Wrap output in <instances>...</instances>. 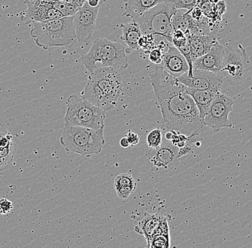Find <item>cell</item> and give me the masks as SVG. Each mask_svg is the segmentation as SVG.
<instances>
[{"label": "cell", "instance_id": "f546056e", "mask_svg": "<svg viewBox=\"0 0 252 248\" xmlns=\"http://www.w3.org/2000/svg\"><path fill=\"white\" fill-rule=\"evenodd\" d=\"M12 141V136L4 125L0 124V147H5Z\"/></svg>", "mask_w": 252, "mask_h": 248}, {"label": "cell", "instance_id": "7402d4cb", "mask_svg": "<svg viewBox=\"0 0 252 248\" xmlns=\"http://www.w3.org/2000/svg\"><path fill=\"white\" fill-rule=\"evenodd\" d=\"M192 17L188 11L186 13H181L179 10L173 15L171 18V27L173 30L182 31L186 35L190 34V25H191Z\"/></svg>", "mask_w": 252, "mask_h": 248}, {"label": "cell", "instance_id": "8d00e7d4", "mask_svg": "<svg viewBox=\"0 0 252 248\" xmlns=\"http://www.w3.org/2000/svg\"><path fill=\"white\" fill-rule=\"evenodd\" d=\"M220 1H222V0H220Z\"/></svg>", "mask_w": 252, "mask_h": 248}, {"label": "cell", "instance_id": "8992f818", "mask_svg": "<svg viewBox=\"0 0 252 248\" xmlns=\"http://www.w3.org/2000/svg\"><path fill=\"white\" fill-rule=\"evenodd\" d=\"M177 10L163 1L140 16L132 19V22L139 28L142 34L160 36L171 42L173 32L171 18Z\"/></svg>", "mask_w": 252, "mask_h": 248}, {"label": "cell", "instance_id": "603a6c76", "mask_svg": "<svg viewBox=\"0 0 252 248\" xmlns=\"http://www.w3.org/2000/svg\"><path fill=\"white\" fill-rule=\"evenodd\" d=\"M52 5L55 9L58 11L63 17L75 16L80 7L73 4H64V3L57 2L51 1Z\"/></svg>", "mask_w": 252, "mask_h": 248}, {"label": "cell", "instance_id": "6da1fadb", "mask_svg": "<svg viewBox=\"0 0 252 248\" xmlns=\"http://www.w3.org/2000/svg\"><path fill=\"white\" fill-rule=\"evenodd\" d=\"M156 103L167 128L192 138L198 136L204 125L187 86L179 83L160 65L151 77Z\"/></svg>", "mask_w": 252, "mask_h": 248}, {"label": "cell", "instance_id": "ffe728a7", "mask_svg": "<svg viewBox=\"0 0 252 248\" xmlns=\"http://www.w3.org/2000/svg\"><path fill=\"white\" fill-rule=\"evenodd\" d=\"M123 31L121 40L127 45V48L126 49V53L130 54L133 50H139L138 41L142 36L141 31L135 23H126L120 25Z\"/></svg>", "mask_w": 252, "mask_h": 248}, {"label": "cell", "instance_id": "4316f807", "mask_svg": "<svg viewBox=\"0 0 252 248\" xmlns=\"http://www.w3.org/2000/svg\"><path fill=\"white\" fill-rule=\"evenodd\" d=\"M156 35L154 34H142L141 38L138 41V45L140 49L142 48L146 51V54H149V52L155 47Z\"/></svg>", "mask_w": 252, "mask_h": 248}, {"label": "cell", "instance_id": "ac0fdd59", "mask_svg": "<svg viewBox=\"0 0 252 248\" xmlns=\"http://www.w3.org/2000/svg\"><path fill=\"white\" fill-rule=\"evenodd\" d=\"M162 217H163L162 215L158 214V213H154V214L145 213L142 215L137 220L138 222L135 226V231L140 235H143L148 243L154 235V232L157 230Z\"/></svg>", "mask_w": 252, "mask_h": 248}, {"label": "cell", "instance_id": "d6a6232c", "mask_svg": "<svg viewBox=\"0 0 252 248\" xmlns=\"http://www.w3.org/2000/svg\"><path fill=\"white\" fill-rule=\"evenodd\" d=\"M50 1H57V2L64 3V4H73L81 7L86 2V0H50Z\"/></svg>", "mask_w": 252, "mask_h": 248}, {"label": "cell", "instance_id": "52a82bcc", "mask_svg": "<svg viewBox=\"0 0 252 248\" xmlns=\"http://www.w3.org/2000/svg\"><path fill=\"white\" fill-rule=\"evenodd\" d=\"M105 113L83 97L72 95L67 99L64 122L67 125L97 130L105 126Z\"/></svg>", "mask_w": 252, "mask_h": 248}, {"label": "cell", "instance_id": "3957f363", "mask_svg": "<svg viewBox=\"0 0 252 248\" xmlns=\"http://www.w3.org/2000/svg\"><path fill=\"white\" fill-rule=\"evenodd\" d=\"M31 35L36 45L44 50L51 48H70L76 42L74 16L33 23Z\"/></svg>", "mask_w": 252, "mask_h": 248}, {"label": "cell", "instance_id": "30bf717a", "mask_svg": "<svg viewBox=\"0 0 252 248\" xmlns=\"http://www.w3.org/2000/svg\"><path fill=\"white\" fill-rule=\"evenodd\" d=\"M234 100L231 97L220 92L217 94L205 114L203 122L204 126L212 129L218 133L222 128H234L228 120L230 112L232 111Z\"/></svg>", "mask_w": 252, "mask_h": 248}, {"label": "cell", "instance_id": "e575fe53", "mask_svg": "<svg viewBox=\"0 0 252 248\" xmlns=\"http://www.w3.org/2000/svg\"><path fill=\"white\" fill-rule=\"evenodd\" d=\"M120 145L124 148H127V147H130V143H129L126 137L121 138V140H120Z\"/></svg>", "mask_w": 252, "mask_h": 248}, {"label": "cell", "instance_id": "44dd1931", "mask_svg": "<svg viewBox=\"0 0 252 248\" xmlns=\"http://www.w3.org/2000/svg\"><path fill=\"white\" fill-rule=\"evenodd\" d=\"M114 187L118 197L126 199L135 192L137 184L132 175L123 173L115 179Z\"/></svg>", "mask_w": 252, "mask_h": 248}, {"label": "cell", "instance_id": "d6986e66", "mask_svg": "<svg viewBox=\"0 0 252 248\" xmlns=\"http://www.w3.org/2000/svg\"><path fill=\"white\" fill-rule=\"evenodd\" d=\"M163 1V0H124L125 12L122 16L135 18Z\"/></svg>", "mask_w": 252, "mask_h": 248}, {"label": "cell", "instance_id": "83f0119b", "mask_svg": "<svg viewBox=\"0 0 252 248\" xmlns=\"http://www.w3.org/2000/svg\"><path fill=\"white\" fill-rule=\"evenodd\" d=\"M149 60L153 63L155 64L156 65L161 64L162 60H163V47L162 44L157 45V47H154L151 51L149 52Z\"/></svg>", "mask_w": 252, "mask_h": 248}, {"label": "cell", "instance_id": "9c48e42d", "mask_svg": "<svg viewBox=\"0 0 252 248\" xmlns=\"http://www.w3.org/2000/svg\"><path fill=\"white\" fill-rule=\"evenodd\" d=\"M179 150L171 141L163 142L158 148H150L146 152V158L151 170L158 174H167L176 169L180 165Z\"/></svg>", "mask_w": 252, "mask_h": 248}, {"label": "cell", "instance_id": "2e32d148", "mask_svg": "<svg viewBox=\"0 0 252 248\" xmlns=\"http://www.w3.org/2000/svg\"><path fill=\"white\" fill-rule=\"evenodd\" d=\"M187 37L193 61L204 55L213 46L219 43L217 37L212 34H190Z\"/></svg>", "mask_w": 252, "mask_h": 248}, {"label": "cell", "instance_id": "484cf974", "mask_svg": "<svg viewBox=\"0 0 252 248\" xmlns=\"http://www.w3.org/2000/svg\"><path fill=\"white\" fill-rule=\"evenodd\" d=\"M198 0H163L165 2L176 9H187L190 10L197 4Z\"/></svg>", "mask_w": 252, "mask_h": 248}, {"label": "cell", "instance_id": "d4e9b609", "mask_svg": "<svg viewBox=\"0 0 252 248\" xmlns=\"http://www.w3.org/2000/svg\"><path fill=\"white\" fill-rule=\"evenodd\" d=\"M147 143L150 148L157 149L163 143L161 130L156 128L153 130L147 136Z\"/></svg>", "mask_w": 252, "mask_h": 248}, {"label": "cell", "instance_id": "8fae6325", "mask_svg": "<svg viewBox=\"0 0 252 248\" xmlns=\"http://www.w3.org/2000/svg\"><path fill=\"white\" fill-rule=\"evenodd\" d=\"M100 7H92L86 1L74 16L77 40L89 45L96 28V20Z\"/></svg>", "mask_w": 252, "mask_h": 248}, {"label": "cell", "instance_id": "1f68e13d", "mask_svg": "<svg viewBox=\"0 0 252 248\" xmlns=\"http://www.w3.org/2000/svg\"><path fill=\"white\" fill-rule=\"evenodd\" d=\"M126 137L127 140H128L129 143H130V146L133 147V146L136 145V144L139 143L140 136L137 133H133L130 130H128L127 134L126 135Z\"/></svg>", "mask_w": 252, "mask_h": 248}, {"label": "cell", "instance_id": "5bb4252c", "mask_svg": "<svg viewBox=\"0 0 252 248\" xmlns=\"http://www.w3.org/2000/svg\"><path fill=\"white\" fill-rule=\"evenodd\" d=\"M225 51L226 48L217 43L204 55L193 61V68L220 73L223 65Z\"/></svg>", "mask_w": 252, "mask_h": 248}, {"label": "cell", "instance_id": "4dcf8cb0", "mask_svg": "<svg viewBox=\"0 0 252 248\" xmlns=\"http://www.w3.org/2000/svg\"><path fill=\"white\" fill-rule=\"evenodd\" d=\"M13 208V205L10 200L2 197L0 199V214L7 215L10 213L11 210Z\"/></svg>", "mask_w": 252, "mask_h": 248}, {"label": "cell", "instance_id": "e0dca14e", "mask_svg": "<svg viewBox=\"0 0 252 248\" xmlns=\"http://www.w3.org/2000/svg\"><path fill=\"white\" fill-rule=\"evenodd\" d=\"M189 95L192 97L196 103L200 116L202 120H204L205 114L207 112L209 106L214 100L217 94L220 93V91L214 90V89H196L189 88L187 87Z\"/></svg>", "mask_w": 252, "mask_h": 248}, {"label": "cell", "instance_id": "5b68a950", "mask_svg": "<svg viewBox=\"0 0 252 248\" xmlns=\"http://www.w3.org/2000/svg\"><path fill=\"white\" fill-rule=\"evenodd\" d=\"M126 48L118 42H111L105 38L97 39L86 54L81 56V62L87 70L92 73L100 67H110L116 70H126L128 67Z\"/></svg>", "mask_w": 252, "mask_h": 248}, {"label": "cell", "instance_id": "7a4b0ae2", "mask_svg": "<svg viewBox=\"0 0 252 248\" xmlns=\"http://www.w3.org/2000/svg\"><path fill=\"white\" fill-rule=\"evenodd\" d=\"M121 71L110 67L96 69L91 73L81 97L106 112L114 109L123 90Z\"/></svg>", "mask_w": 252, "mask_h": 248}, {"label": "cell", "instance_id": "f1b7e54d", "mask_svg": "<svg viewBox=\"0 0 252 248\" xmlns=\"http://www.w3.org/2000/svg\"><path fill=\"white\" fill-rule=\"evenodd\" d=\"M171 217L168 216V215L163 216L153 236L158 235H170L169 225H168V223H169L170 219H171Z\"/></svg>", "mask_w": 252, "mask_h": 248}, {"label": "cell", "instance_id": "ba28073f", "mask_svg": "<svg viewBox=\"0 0 252 248\" xmlns=\"http://www.w3.org/2000/svg\"><path fill=\"white\" fill-rule=\"evenodd\" d=\"M250 67L248 55L242 45H239L238 49L226 48L220 72L224 75L228 84L232 86L242 84L247 78Z\"/></svg>", "mask_w": 252, "mask_h": 248}, {"label": "cell", "instance_id": "277c9868", "mask_svg": "<svg viewBox=\"0 0 252 248\" xmlns=\"http://www.w3.org/2000/svg\"><path fill=\"white\" fill-rule=\"evenodd\" d=\"M104 128L94 130L65 124L60 141L67 152L86 157L97 155L105 143Z\"/></svg>", "mask_w": 252, "mask_h": 248}, {"label": "cell", "instance_id": "cb8c5ba5", "mask_svg": "<svg viewBox=\"0 0 252 248\" xmlns=\"http://www.w3.org/2000/svg\"><path fill=\"white\" fill-rule=\"evenodd\" d=\"M148 248H168L171 247V238L170 235H154L147 243Z\"/></svg>", "mask_w": 252, "mask_h": 248}, {"label": "cell", "instance_id": "d590c367", "mask_svg": "<svg viewBox=\"0 0 252 248\" xmlns=\"http://www.w3.org/2000/svg\"><path fill=\"white\" fill-rule=\"evenodd\" d=\"M173 133L171 130H169L168 133H165V139L168 141H171V138H172Z\"/></svg>", "mask_w": 252, "mask_h": 248}, {"label": "cell", "instance_id": "7c38bea8", "mask_svg": "<svg viewBox=\"0 0 252 248\" xmlns=\"http://www.w3.org/2000/svg\"><path fill=\"white\" fill-rule=\"evenodd\" d=\"M26 9L20 13V20L26 25L61 18L63 15L52 5L50 0H26Z\"/></svg>", "mask_w": 252, "mask_h": 248}, {"label": "cell", "instance_id": "9a60e30c", "mask_svg": "<svg viewBox=\"0 0 252 248\" xmlns=\"http://www.w3.org/2000/svg\"><path fill=\"white\" fill-rule=\"evenodd\" d=\"M158 65L175 78H179L189 70L185 57L174 46H168V51L163 55L161 64Z\"/></svg>", "mask_w": 252, "mask_h": 248}, {"label": "cell", "instance_id": "836d02e7", "mask_svg": "<svg viewBox=\"0 0 252 248\" xmlns=\"http://www.w3.org/2000/svg\"><path fill=\"white\" fill-rule=\"evenodd\" d=\"M191 151V147H190V146L188 145V144H187V145L184 146V147H181V148H179V158H181V157L184 156V155H188V154L190 153V152Z\"/></svg>", "mask_w": 252, "mask_h": 248}, {"label": "cell", "instance_id": "4fadbf2b", "mask_svg": "<svg viewBox=\"0 0 252 248\" xmlns=\"http://www.w3.org/2000/svg\"><path fill=\"white\" fill-rule=\"evenodd\" d=\"M188 72L181 75L176 80L189 88L196 89H214L220 90L223 85V80L220 73L193 69L191 76H188Z\"/></svg>", "mask_w": 252, "mask_h": 248}]
</instances>
